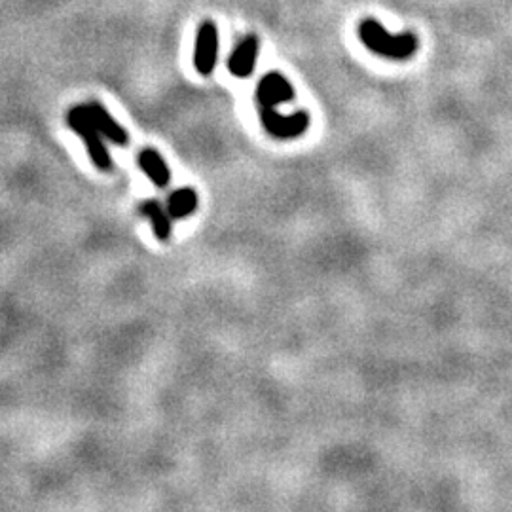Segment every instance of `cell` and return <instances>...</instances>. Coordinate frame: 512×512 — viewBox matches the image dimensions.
Segmentation results:
<instances>
[{
	"label": "cell",
	"instance_id": "6da1fadb",
	"mask_svg": "<svg viewBox=\"0 0 512 512\" xmlns=\"http://www.w3.org/2000/svg\"><path fill=\"white\" fill-rule=\"evenodd\" d=\"M359 37L366 48L374 54L382 55L387 59L404 61L416 55L420 48V40L412 33L404 35H389L376 19H363L359 25Z\"/></svg>",
	"mask_w": 512,
	"mask_h": 512
},
{
	"label": "cell",
	"instance_id": "7a4b0ae2",
	"mask_svg": "<svg viewBox=\"0 0 512 512\" xmlns=\"http://www.w3.org/2000/svg\"><path fill=\"white\" fill-rule=\"evenodd\" d=\"M67 122H69V126H71L74 133L84 139L93 165L99 171H103V173H110L114 169L112 156H110L109 150L103 145V139H101L103 133L93 124V120L90 118V114L86 112V109H84V105H78V107H73V109L69 110Z\"/></svg>",
	"mask_w": 512,
	"mask_h": 512
},
{
	"label": "cell",
	"instance_id": "3957f363",
	"mask_svg": "<svg viewBox=\"0 0 512 512\" xmlns=\"http://www.w3.org/2000/svg\"><path fill=\"white\" fill-rule=\"evenodd\" d=\"M260 110V122L264 129L279 141H291L302 137L311 126L310 112L298 110L291 116L279 114L274 107H264Z\"/></svg>",
	"mask_w": 512,
	"mask_h": 512
},
{
	"label": "cell",
	"instance_id": "277c9868",
	"mask_svg": "<svg viewBox=\"0 0 512 512\" xmlns=\"http://www.w3.org/2000/svg\"><path fill=\"white\" fill-rule=\"evenodd\" d=\"M219 59V29L213 21H203L196 37L194 67L202 76H209L217 67Z\"/></svg>",
	"mask_w": 512,
	"mask_h": 512
},
{
	"label": "cell",
	"instance_id": "5b68a950",
	"mask_svg": "<svg viewBox=\"0 0 512 512\" xmlns=\"http://www.w3.org/2000/svg\"><path fill=\"white\" fill-rule=\"evenodd\" d=\"M294 97H296V93H294L293 84L277 71L264 74L256 88L258 109H264V107L277 109V105L294 101Z\"/></svg>",
	"mask_w": 512,
	"mask_h": 512
},
{
	"label": "cell",
	"instance_id": "8992f818",
	"mask_svg": "<svg viewBox=\"0 0 512 512\" xmlns=\"http://www.w3.org/2000/svg\"><path fill=\"white\" fill-rule=\"evenodd\" d=\"M258 37L247 35L241 38L236 50L228 57V71L236 78H249L255 71L256 57H258Z\"/></svg>",
	"mask_w": 512,
	"mask_h": 512
},
{
	"label": "cell",
	"instance_id": "52a82bcc",
	"mask_svg": "<svg viewBox=\"0 0 512 512\" xmlns=\"http://www.w3.org/2000/svg\"><path fill=\"white\" fill-rule=\"evenodd\" d=\"M84 109L90 114V118H92L93 124L97 126V129H99L107 139H110L114 145H118V147H126V145H128V131L122 128V126L110 116L109 110L105 109L101 103L88 101V103L84 105Z\"/></svg>",
	"mask_w": 512,
	"mask_h": 512
},
{
	"label": "cell",
	"instance_id": "ba28073f",
	"mask_svg": "<svg viewBox=\"0 0 512 512\" xmlns=\"http://www.w3.org/2000/svg\"><path fill=\"white\" fill-rule=\"evenodd\" d=\"M137 162H139V167L145 171L148 179L156 184L158 188H167L169 186V183H171V171H169V167L165 164V160L158 150L145 148L139 154Z\"/></svg>",
	"mask_w": 512,
	"mask_h": 512
},
{
	"label": "cell",
	"instance_id": "9c48e42d",
	"mask_svg": "<svg viewBox=\"0 0 512 512\" xmlns=\"http://www.w3.org/2000/svg\"><path fill=\"white\" fill-rule=\"evenodd\" d=\"M139 211L150 220L152 232H154L156 238L160 239V241H167V239L171 238V232H173L171 220L173 219H171L169 211L164 209L160 203L154 202V200H148V202L141 205Z\"/></svg>",
	"mask_w": 512,
	"mask_h": 512
},
{
	"label": "cell",
	"instance_id": "30bf717a",
	"mask_svg": "<svg viewBox=\"0 0 512 512\" xmlns=\"http://www.w3.org/2000/svg\"><path fill=\"white\" fill-rule=\"evenodd\" d=\"M198 209V194L194 188H179L167 200V211L173 220L186 219Z\"/></svg>",
	"mask_w": 512,
	"mask_h": 512
}]
</instances>
